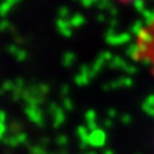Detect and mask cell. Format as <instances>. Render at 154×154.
<instances>
[{
  "label": "cell",
  "mask_w": 154,
  "mask_h": 154,
  "mask_svg": "<svg viewBox=\"0 0 154 154\" xmlns=\"http://www.w3.org/2000/svg\"><path fill=\"white\" fill-rule=\"evenodd\" d=\"M113 2L121 4V5H132V4L143 3V2H146V0H113Z\"/></svg>",
  "instance_id": "obj_1"
}]
</instances>
